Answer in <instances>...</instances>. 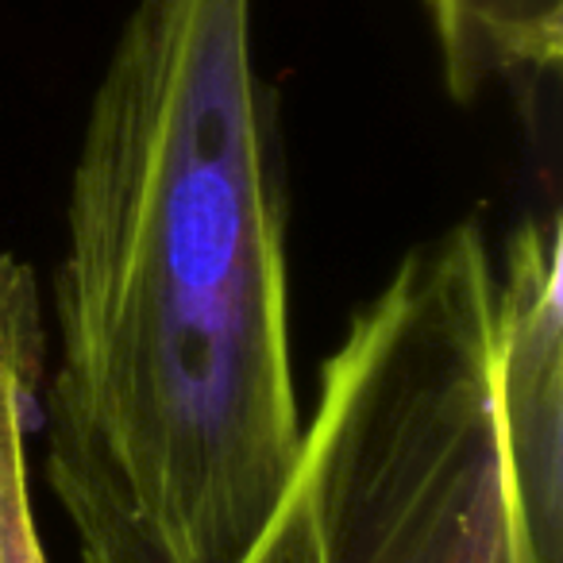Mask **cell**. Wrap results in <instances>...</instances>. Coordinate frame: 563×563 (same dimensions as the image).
Here are the masks:
<instances>
[{"label":"cell","mask_w":563,"mask_h":563,"mask_svg":"<svg viewBox=\"0 0 563 563\" xmlns=\"http://www.w3.org/2000/svg\"><path fill=\"white\" fill-rule=\"evenodd\" d=\"M498 263L467 217L401 255L235 563H544L498 398Z\"/></svg>","instance_id":"obj_2"},{"label":"cell","mask_w":563,"mask_h":563,"mask_svg":"<svg viewBox=\"0 0 563 563\" xmlns=\"http://www.w3.org/2000/svg\"><path fill=\"white\" fill-rule=\"evenodd\" d=\"M251 0H135L55 271L47 483L81 563H235L301 440Z\"/></svg>","instance_id":"obj_1"},{"label":"cell","mask_w":563,"mask_h":563,"mask_svg":"<svg viewBox=\"0 0 563 563\" xmlns=\"http://www.w3.org/2000/svg\"><path fill=\"white\" fill-rule=\"evenodd\" d=\"M452 97L475 101L494 81L555 78L563 0H429Z\"/></svg>","instance_id":"obj_4"},{"label":"cell","mask_w":563,"mask_h":563,"mask_svg":"<svg viewBox=\"0 0 563 563\" xmlns=\"http://www.w3.org/2000/svg\"><path fill=\"white\" fill-rule=\"evenodd\" d=\"M560 217L525 220L498 263V398L517 498L540 560L560 563L563 309Z\"/></svg>","instance_id":"obj_3"},{"label":"cell","mask_w":563,"mask_h":563,"mask_svg":"<svg viewBox=\"0 0 563 563\" xmlns=\"http://www.w3.org/2000/svg\"><path fill=\"white\" fill-rule=\"evenodd\" d=\"M40 313L27 271L0 255V563H47L27 490V406L40 378Z\"/></svg>","instance_id":"obj_5"}]
</instances>
